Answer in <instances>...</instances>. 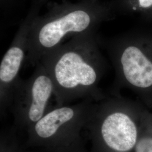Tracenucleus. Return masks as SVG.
<instances>
[{"label":"nucleus","instance_id":"nucleus-8","mask_svg":"<svg viewBox=\"0 0 152 152\" xmlns=\"http://www.w3.org/2000/svg\"><path fill=\"white\" fill-rule=\"evenodd\" d=\"M140 6L144 7L147 8L149 7L152 6V0H138Z\"/></svg>","mask_w":152,"mask_h":152},{"label":"nucleus","instance_id":"nucleus-7","mask_svg":"<svg viewBox=\"0 0 152 152\" xmlns=\"http://www.w3.org/2000/svg\"><path fill=\"white\" fill-rule=\"evenodd\" d=\"M135 152H152V112L145 109L141 124Z\"/></svg>","mask_w":152,"mask_h":152},{"label":"nucleus","instance_id":"nucleus-3","mask_svg":"<svg viewBox=\"0 0 152 152\" xmlns=\"http://www.w3.org/2000/svg\"><path fill=\"white\" fill-rule=\"evenodd\" d=\"M147 108L120 95L96 102L85 126L92 140L112 152H130L136 145L141 118Z\"/></svg>","mask_w":152,"mask_h":152},{"label":"nucleus","instance_id":"nucleus-2","mask_svg":"<svg viewBox=\"0 0 152 152\" xmlns=\"http://www.w3.org/2000/svg\"><path fill=\"white\" fill-rule=\"evenodd\" d=\"M44 15L36 17L28 38L25 63L35 66L49 51L82 33L96 31L99 23L107 18L108 9L98 0L67 1L49 2Z\"/></svg>","mask_w":152,"mask_h":152},{"label":"nucleus","instance_id":"nucleus-4","mask_svg":"<svg viewBox=\"0 0 152 152\" xmlns=\"http://www.w3.org/2000/svg\"><path fill=\"white\" fill-rule=\"evenodd\" d=\"M96 103L83 100L52 107L27 131L29 144L58 148L78 142Z\"/></svg>","mask_w":152,"mask_h":152},{"label":"nucleus","instance_id":"nucleus-5","mask_svg":"<svg viewBox=\"0 0 152 152\" xmlns=\"http://www.w3.org/2000/svg\"><path fill=\"white\" fill-rule=\"evenodd\" d=\"M109 50L115 69L111 94L120 95L121 89H128L136 95L140 103L152 109V52L125 41L110 44Z\"/></svg>","mask_w":152,"mask_h":152},{"label":"nucleus","instance_id":"nucleus-1","mask_svg":"<svg viewBox=\"0 0 152 152\" xmlns=\"http://www.w3.org/2000/svg\"><path fill=\"white\" fill-rule=\"evenodd\" d=\"M96 31L71 38L44 55L41 62L51 77L56 107L77 100L98 102L106 97L99 88L104 62Z\"/></svg>","mask_w":152,"mask_h":152},{"label":"nucleus","instance_id":"nucleus-6","mask_svg":"<svg viewBox=\"0 0 152 152\" xmlns=\"http://www.w3.org/2000/svg\"><path fill=\"white\" fill-rule=\"evenodd\" d=\"M34 68L29 78L20 80L14 92L9 110L15 130L27 131L52 108L50 106L54 96L52 79L41 62Z\"/></svg>","mask_w":152,"mask_h":152}]
</instances>
